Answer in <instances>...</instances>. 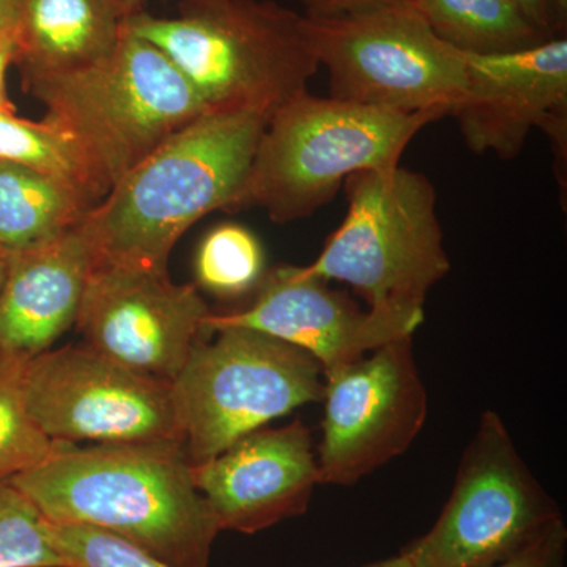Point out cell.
<instances>
[{"label":"cell","mask_w":567,"mask_h":567,"mask_svg":"<svg viewBox=\"0 0 567 567\" xmlns=\"http://www.w3.org/2000/svg\"><path fill=\"white\" fill-rule=\"evenodd\" d=\"M192 468L183 442L55 443L9 481L50 522L104 529L174 567H208L221 529Z\"/></svg>","instance_id":"6da1fadb"},{"label":"cell","mask_w":567,"mask_h":567,"mask_svg":"<svg viewBox=\"0 0 567 567\" xmlns=\"http://www.w3.org/2000/svg\"><path fill=\"white\" fill-rule=\"evenodd\" d=\"M268 118L208 110L145 156L82 221L95 264L167 270L194 223L215 210H240Z\"/></svg>","instance_id":"7a4b0ae2"},{"label":"cell","mask_w":567,"mask_h":567,"mask_svg":"<svg viewBox=\"0 0 567 567\" xmlns=\"http://www.w3.org/2000/svg\"><path fill=\"white\" fill-rule=\"evenodd\" d=\"M175 18L140 10L128 31L174 63L208 110L271 114L308 91L319 70L305 14L274 0L182 3Z\"/></svg>","instance_id":"3957f363"},{"label":"cell","mask_w":567,"mask_h":567,"mask_svg":"<svg viewBox=\"0 0 567 567\" xmlns=\"http://www.w3.org/2000/svg\"><path fill=\"white\" fill-rule=\"evenodd\" d=\"M22 85L47 106L44 121L76 142L103 196L208 111L174 63L130 31L102 61Z\"/></svg>","instance_id":"277c9868"},{"label":"cell","mask_w":567,"mask_h":567,"mask_svg":"<svg viewBox=\"0 0 567 567\" xmlns=\"http://www.w3.org/2000/svg\"><path fill=\"white\" fill-rule=\"evenodd\" d=\"M443 117L300 93L268 118L240 210L264 208L278 224L308 218L350 175L398 167L413 137Z\"/></svg>","instance_id":"5b68a950"},{"label":"cell","mask_w":567,"mask_h":567,"mask_svg":"<svg viewBox=\"0 0 567 567\" xmlns=\"http://www.w3.org/2000/svg\"><path fill=\"white\" fill-rule=\"evenodd\" d=\"M342 186L344 221L301 268L352 287L371 311L423 323L427 293L451 270L435 186L401 166L350 175Z\"/></svg>","instance_id":"8992f818"},{"label":"cell","mask_w":567,"mask_h":567,"mask_svg":"<svg viewBox=\"0 0 567 567\" xmlns=\"http://www.w3.org/2000/svg\"><path fill=\"white\" fill-rule=\"evenodd\" d=\"M213 333L212 342H197L173 382L192 465L323 395L322 368L298 347L249 328Z\"/></svg>","instance_id":"52a82bcc"},{"label":"cell","mask_w":567,"mask_h":567,"mask_svg":"<svg viewBox=\"0 0 567 567\" xmlns=\"http://www.w3.org/2000/svg\"><path fill=\"white\" fill-rule=\"evenodd\" d=\"M305 25L336 100L451 117L464 99V52L432 31L413 0L339 17H305Z\"/></svg>","instance_id":"ba28073f"},{"label":"cell","mask_w":567,"mask_h":567,"mask_svg":"<svg viewBox=\"0 0 567 567\" xmlns=\"http://www.w3.org/2000/svg\"><path fill=\"white\" fill-rule=\"evenodd\" d=\"M561 509L487 410L458 462L445 507L402 548L413 567H488L514 557L561 520Z\"/></svg>","instance_id":"9c48e42d"},{"label":"cell","mask_w":567,"mask_h":567,"mask_svg":"<svg viewBox=\"0 0 567 567\" xmlns=\"http://www.w3.org/2000/svg\"><path fill=\"white\" fill-rule=\"evenodd\" d=\"M22 394L29 415L54 443H185L173 383L140 374L85 344L25 361Z\"/></svg>","instance_id":"30bf717a"},{"label":"cell","mask_w":567,"mask_h":567,"mask_svg":"<svg viewBox=\"0 0 567 567\" xmlns=\"http://www.w3.org/2000/svg\"><path fill=\"white\" fill-rule=\"evenodd\" d=\"M320 484L353 486L402 456L427 420L413 336L394 339L324 377Z\"/></svg>","instance_id":"8fae6325"},{"label":"cell","mask_w":567,"mask_h":567,"mask_svg":"<svg viewBox=\"0 0 567 567\" xmlns=\"http://www.w3.org/2000/svg\"><path fill=\"white\" fill-rule=\"evenodd\" d=\"M210 315L197 287L171 281L167 270L93 264L74 327L95 352L173 383Z\"/></svg>","instance_id":"7c38bea8"},{"label":"cell","mask_w":567,"mask_h":567,"mask_svg":"<svg viewBox=\"0 0 567 567\" xmlns=\"http://www.w3.org/2000/svg\"><path fill=\"white\" fill-rule=\"evenodd\" d=\"M466 91L453 111L466 147L514 159L533 128L566 155L567 39L555 35L525 50L464 52Z\"/></svg>","instance_id":"4fadbf2b"},{"label":"cell","mask_w":567,"mask_h":567,"mask_svg":"<svg viewBox=\"0 0 567 567\" xmlns=\"http://www.w3.org/2000/svg\"><path fill=\"white\" fill-rule=\"evenodd\" d=\"M226 327L249 328L298 347L328 377L394 339L415 334L421 322L361 309L328 281L282 265L265 271L248 308L212 312L205 320L207 333Z\"/></svg>","instance_id":"5bb4252c"},{"label":"cell","mask_w":567,"mask_h":567,"mask_svg":"<svg viewBox=\"0 0 567 567\" xmlns=\"http://www.w3.org/2000/svg\"><path fill=\"white\" fill-rule=\"evenodd\" d=\"M192 473L219 529L244 535L301 516L320 484L315 439L300 420L251 432Z\"/></svg>","instance_id":"9a60e30c"},{"label":"cell","mask_w":567,"mask_h":567,"mask_svg":"<svg viewBox=\"0 0 567 567\" xmlns=\"http://www.w3.org/2000/svg\"><path fill=\"white\" fill-rule=\"evenodd\" d=\"M7 256L0 354L29 361L76 323L95 257L82 223L48 244Z\"/></svg>","instance_id":"2e32d148"},{"label":"cell","mask_w":567,"mask_h":567,"mask_svg":"<svg viewBox=\"0 0 567 567\" xmlns=\"http://www.w3.org/2000/svg\"><path fill=\"white\" fill-rule=\"evenodd\" d=\"M132 14L118 0H21L13 39L22 81L107 58L128 31Z\"/></svg>","instance_id":"e0dca14e"},{"label":"cell","mask_w":567,"mask_h":567,"mask_svg":"<svg viewBox=\"0 0 567 567\" xmlns=\"http://www.w3.org/2000/svg\"><path fill=\"white\" fill-rule=\"evenodd\" d=\"M95 204L50 175L0 162V251L48 244L84 221Z\"/></svg>","instance_id":"ac0fdd59"},{"label":"cell","mask_w":567,"mask_h":567,"mask_svg":"<svg viewBox=\"0 0 567 567\" xmlns=\"http://www.w3.org/2000/svg\"><path fill=\"white\" fill-rule=\"evenodd\" d=\"M443 41L470 54L525 50L551 35L528 20L514 0H413Z\"/></svg>","instance_id":"d6986e66"},{"label":"cell","mask_w":567,"mask_h":567,"mask_svg":"<svg viewBox=\"0 0 567 567\" xmlns=\"http://www.w3.org/2000/svg\"><path fill=\"white\" fill-rule=\"evenodd\" d=\"M0 162L21 164L58 178L95 205L104 197L76 142L50 122L25 121L14 112H0Z\"/></svg>","instance_id":"ffe728a7"},{"label":"cell","mask_w":567,"mask_h":567,"mask_svg":"<svg viewBox=\"0 0 567 567\" xmlns=\"http://www.w3.org/2000/svg\"><path fill=\"white\" fill-rule=\"evenodd\" d=\"M264 275L262 245L240 224H221L200 241L196 276L207 292L223 298L241 297L256 290Z\"/></svg>","instance_id":"44dd1931"},{"label":"cell","mask_w":567,"mask_h":567,"mask_svg":"<svg viewBox=\"0 0 567 567\" xmlns=\"http://www.w3.org/2000/svg\"><path fill=\"white\" fill-rule=\"evenodd\" d=\"M24 363L0 354V481L11 480L41 464L55 447L25 406L22 394Z\"/></svg>","instance_id":"7402d4cb"},{"label":"cell","mask_w":567,"mask_h":567,"mask_svg":"<svg viewBox=\"0 0 567 567\" xmlns=\"http://www.w3.org/2000/svg\"><path fill=\"white\" fill-rule=\"evenodd\" d=\"M0 567H69L52 543L50 520L9 480L0 481Z\"/></svg>","instance_id":"603a6c76"},{"label":"cell","mask_w":567,"mask_h":567,"mask_svg":"<svg viewBox=\"0 0 567 567\" xmlns=\"http://www.w3.org/2000/svg\"><path fill=\"white\" fill-rule=\"evenodd\" d=\"M50 528L69 567H174L104 529L55 522Z\"/></svg>","instance_id":"cb8c5ba5"},{"label":"cell","mask_w":567,"mask_h":567,"mask_svg":"<svg viewBox=\"0 0 567 567\" xmlns=\"http://www.w3.org/2000/svg\"><path fill=\"white\" fill-rule=\"evenodd\" d=\"M566 555L567 528L565 518H561L527 548L488 567H565Z\"/></svg>","instance_id":"d4e9b609"},{"label":"cell","mask_w":567,"mask_h":567,"mask_svg":"<svg viewBox=\"0 0 567 567\" xmlns=\"http://www.w3.org/2000/svg\"><path fill=\"white\" fill-rule=\"evenodd\" d=\"M401 2H409V0H301L305 7L303 14L308 18L339 17V14Z\"/></svg>","instance_id":"484cf974"},{"label":"cell","mask_w":567,"mask_h":567,"mask_svg":"<svg viewBox=\"0 0 567 567\" xmlns=\"http://www.w3.org/2000/svg\"><path fill=\"white\" fill-rule=\"evenodd\" d=\"M529 21L548 35H566V25L558 17L555 0H514Z\"/></svg>","instance_id":"4316f807"},{"label":"cell","mask_w":567,"mask_h":567,"mask_svg":"<svg viewBox=\"0 0 567 567\" xmlns=\"http://www.w3.org/2000/svg\"><path fill=\"white\" fill-rule=\"evenodd\" d=\"M17 58V43L13 37L0 39V112H14V106L7 96L6 76L7 70Z\"/></svg>","instance_id":"83f0119b"},{"label":"cell","mask_w":567,"mask_h":567,"mask_svg":"<svg viewBox=\"0 0 567 567\" xmlns=\"http://www.w3.org/2000/svg\"><path fill=\"white\" fill-rule=\"evenodd\" d=\"M21 0H0V39L13 37L20 21Z\"/></svg>","instance_id":"f1b7e54d"},{"label":"cell","mask_w":567,"mask_h":567,"mask_svg":"<svg viewBox=\"0 0 567 567\" xmlns=\"http://www.w3.org/2000/svg\"><path fill=\"white\" fill-rule=\"evenodd\" d=\"M363 567H413L412 563L409 561V558L405 555H402L399 551L394 557L380 559V561L372 563V565L363 566Z\"/></svg>","instance_id":"f546056e"},{"label":"cell","mask_w":567,"mask_h":567,"mask_svg":"<svg viewBox=\"0 0 567 567\" xmlns=\"http://www.w3.org/2000/svg\"><path fill=\"white\" fill-rule=\"evenodd\" d=\"M126 10L132 11V13H136V11L142 10V3L144 0H118ZM208 2V0H182V3H200Z\"/></svg>","instance_id":"4dcf8cb0"},{"label":"cell","mask_w":567,"mask_h":567,"mask_svg":"<svg viewBox=\"0 0 567 567\" xmlns=\"http://www.w3.org/2000/svg\"><path fill=\"white\" fill-rule=\"evenodd\" d=\"M557 3L558 17L563 24H567V0H555Z\"/></svg>","instance_id":"1f68e13d"},{"label":"cell","mask_w":567,"mask_h":567,"mask_svg":"<svg viewBox=\"0 0 567 567\" xmlns=\"http://www.w3.org/2000/svg\"><path fill=\"white\" fill-rule=\"evenodd\" d=\"M7 262H9V256H7V252L0 251V287H2L3 278H6Z\"/></svg>","instance_id":"d6a6232c"}]
</instances>
